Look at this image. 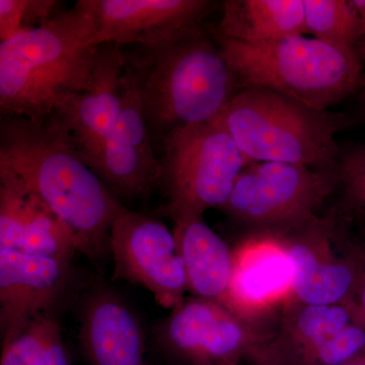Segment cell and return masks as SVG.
Wrapping results in <instances>:
<instances>
[{
	"label": "cell",
	"instance_id": "obj_23",
	"mask_svg": "<svg viewBox=\"0 0 365 365\" xmlns=\"http://www.w3.org/2000/svg\"><path fill=\"white\" fill-rule=\"evenodd\" d=\"M56 0H0V40L37 28L51 20L59 11Z\"/></svg>",
	"mask_w": 365,
	"mask_h": 365
},
{
	"label": "cell",
	"instance_id": "obj_18",
	"mask_svg": "<svg viewBox=\"0 0 365 365\" xmlns=\"http://www.w3.org/2000/svg\"><path fill=\"white\" fill-rule=\"evenodd\" d=\"M174 235L189 290L197 297L223 304L234 274V252L203 218L176 225Z\"/></svg>",
	"mask_w": 365,
	"mask_h": 365
},
{
	"label": "cell",
	"instance_id": "obj_21",
	"mask_svg": "<svg viewBox=\"0 0 365 365\" xmlns=\"http://www.w3.org/2000/svg\"><path fill=\"white\" fill-rule=\"evenodd\" d=\"M353 322L357 319L352 302L330 306L302 304L289 319L287 330L294 361L300 364L318 346L332 339Z\"/></svg>",
	"mask_w": 365,
	"mask_h": 365
},
{
	"label": "cell",
	"instance_id": "obj_28",
	"mask_svg": "<svg viewBox=\"0 0 365 365\" xmlns=\"http://www.w3.org/2000/svg\"><path fill=\"white\" fill-rule=\"evenodd\" d=\"M353 6L356 9L357 13L361 21L362 35H364V52H362V60L365 66V0H351Z\"/></svg>",
	"mask_w": 365,
	"mask_h": 365
},
{
	"label": "cell",
	"instance_id": "obj_5",
	"mask_svg": "<svg viewBox=\"0 0 365 365\" xmlns=\"http://www.w3.org/2000/svg\"><path fill=\"white\" fill-rule=\"evenodd\" d=\"M213 36L237 88H267L317 110H329L365 85L364 64L354 55L306 36L244 43Z\"/></svg>",
	"mask_w": 365,
	"mask_h": 365
},
{
	"label": "cell",
	"instance_id": "obj_13",
	"mask_svg": "<svg viewBox=\"0 0 365 365\" xmlns=\"http://www.w3.org/2000/svg\"><path fill=\"white\" fill-rule=\"evenodd\" d=\"M69 259L0 248V324L4 345L58 300L68 284Z\"/></svg>",
	"mask_w": 365,
	"mask_h": 365
},
{
	"label": "cell",
	"instance_id": "obj_17",
	"mask_svg": "<svg viewBox=\"0 0 365 365\" xmlns=\"http://www.w3.org/2000/svg\"><path fill=\"white\" fill-rule=\"evenodd\" d=\"M81 340L91 365H145L140 325L110 292H98L86 304Z\"/></svg>",
	"mask_w": 365,
	"mask_h": 365
},
{
	"label": "cell",
	"instance_id": "obj_7",
	"mask_svg": "<svg viewBox=\"0 0 365 365\" xmlns=\"http://www.w3.org/2000/svg\"><path fill=\"white\" fill-rule=\"evenodd\" d=\"M335 172L285 163H254L237 178L222 210L259 232L285 234L314 218L336 191Z\"/></svg>",
	"mask_w": 365,
	"mask_h": 365
},
{
	"label": "cell",
	"instance_id": "obj_12",
	"mask_svg": "<svg viewBox=\"0 0 365 365\" xmlns=\"http://www.w3.org/2000/svg\"><path fill=\"white\" fill-rule=\"evenodd\" d=\"M88 165L107 186L124 196L148 193L162 178V162L151 148L140 98L125 71L116 124Z\"/></svg>",
	"mask_w": 365,
	"mask_h": 365
},
{
	"label": "cell",
	"instance_id": "obj_11",
	"mask_svg": "<svg viewBox=\"0 0 365 365\" xmlns=\"http://www.w3.org/2000/svg\"><path fill=\"white\" fill-rule=\"evenodd\" d=\"M163 344L194 365H237L254 344L242 316L215 300H184L160 327Z\"/></svg>",
	"mask_w": 365,
	"mask_h": 365
},
{
	"label": "cell",
	"instance_id": "obj_14",
	"mask_svg": "<svg viewBox=\"0 0 365 365\" xmlns=\"http://www.w3.org/2000/svg\"><path fill=\"white\" fill-rule=\"evenodd\" d=\"M123 76L121 46L101 44L90 90L68 98L54 113L73 136L86 163L97 155L116 124Z\"/></svg>",
	"mask_w": 365,
	"mask_h": 365
},
{
	"label": "cell",
	"instance_id": "obj_20",
	"mask_svg": "<svg viewBox=\"0 0 365 365\" xmlns=\"http://www.w3.org/2000/svg\"><path fill=\"white\" fill-rule=\"evenodd\" d=\"M304 6L307 30L314 39L350 53L364 63L361 21L351 0H304Z\"/></svg>",
	"mask_w": 365,
	"mask_h": 365
},
{
	"label": "cell",
	"instance_id": "obj_16",
	"mask_svg": "<svg viewBox=\"0 0 365 365\" xmlns=\"http://www.w3.org/2000/svg\"><path fill=\"white\" fill-rule=\"evenodd\" d=\"M292 295V265L280 234L245 242L234 252V274L223 306L242 316Z\"/></svg>",
	"mask_w": 365,
	"mask_h": 365
},
{
	"label": "cell",
	"instance_id": "obj_9",
	"mask_svg": "<svg viewBox=\"0 0 365 365\" xmlns=\"http://www.w3.org/2000/svg\"><path fill=\"white\" fill-rule=\"evenodd\" d=\"M337 208L324 217H316L280 234L292 265V295L302 304L330 306L349 304L359 279L356 250L346 255L334 253L331 240L339 223Z\"/></svg>",
	"mask_w": 365,
	"mask_h": 365
},
{
	"label": "cell",
	"instance_id": "obj_22",
	"mask_svg": "<svg viewBox=\"0 0 365 365\" xmlns=\"http://www.w3.org/2000/svg\"><path fill=\"white\" fill-rule=\"evenodd\" d=\"M337 210L345 220H365V140L340 146L336 162Z\"/></svg>",
	"mask_w": 365,
	"mask_h": 365
},
{
	"label": "cell",
	"instance_id": "obj_3",
	"mask_svg": "<svg viewBox=\"0 0 365 365\" xmlns=\"http://www.w3.org/2000/svg\"><path fill=\"white\" fill-rule=\"evenodd\" d=\"M90 14L76 2L37 28L0 43L1 116L49 118L90 90L98 46Z\"/></svg>",
	"mask_w": 365,
	"mask_h": 365
},
{
	"label": "cell",
	"instance_id": "obj_2",
	"mask_svg": "<svg viewBox=\"0 0 365 365\" xmlns=\"http://www.w3.org/2000/svg\"><path fill=\"white\" fill-rule=\"evenodd\" d=\"M148 130L163 139L188 125L211 123L239 93L211 30L193 26L155 46L122 47Z\"/></svg>",
	"mask_w": 365,
	"mask_h": 365
},
{
	"label": "cell",
	"instance_id": "obj_10",
	"mask_svg": "<svg viewBox=\"0 0 365 365\" xmlns=\"http://www.w3.org/2000/svg\"><path fill=\"white\" fill-rule=\"evenodd\" d=\"M90 14L95 45L155 46L202 25L209 0H79Z\"/></svg>",
	"mask_w": 365,
	"mask_h": 365
},
{
	"label": "cell",
	"instance_id": "obj_6",
	"mask_svg": "<svg viewBox=\"0 0 365 365\" xmlns=\"http://www.w3.org/2000/svg\"><path fill=\"white\" fill-rule=\"evenodd\" d=\"M163 143L160 179L169 197L163 209L176 225L202 218L209 208L222 207L252 163L213 122L175 129Z\"/></svg>",
	"mask_w": 365,
	"mask_h": 365
},
{
	"label": "cell",
	"instance_id": "obj_24",
	"mask_svg": "<svg viewBox=\"0 0 365 365\" xmlns=\"http://www.w3.org/2000/svg\"><path fill=\"white\" fill-rule=\"evenodd\" d=\"M365 353V327L353 322L332 339L326 341L300 365H342Z\"/></svg>",
	"mask_w": 365,
	"mask_h": 365
},
{
	"label": "cell",
	"instance_id": "obj_27",
	"mask_svg": "<svg viewBox=\"0 0 365 365\" xmlns=\"http://www.w3.org/2000/svg\"><path fill=\"white\" fill-rule=\"evenodd\" d=\"M356 251L359 257V279L352 304L356 309L357 322L365 327V255Z\"/></svg>",
	"mask_w": 365,
	"mask_h": 365
},
{
	"label": "cell",
	"instance_id": "obj_8",
	"mask_svg": "<svg viewBox=\"0 0 365 365\" xmlns=\"http://www.w3.org/2000/svg\"><path fill=\"white\" fill-rule=\"evenodd\" d=\"M110 250L114 279L150 290L158 304L174 309L189 290L176 237L163 222L122 208L112 223Z\"/></svg>",
	"mask_w": 365,
	"mask_h": 365
},
{
	"label": "cell",
	"instance_id": "obj_19",
	"mask_svg": "<svg viewBox=\"0 0 365 365\" xmlns=\"http://www.w3.org/2000/svg\"><path fill=\"white\" fill-rule=\"evenodd\" d=\"M212 31L244 43L309 34L304 0H227L220 25Z\"/></svg>",
	"mask_w": 365,
	"mask_h": 365
},
{
	"label": "cell",
	"instance_id": "obj_26",
	"mask_svg": "<svg viewBox=\"0 0 365 365\" xmlns=\"http://www.w3.org/2000/svg\"><path fill=\"white\" fill-rule=\"evenodd\" d=\"M35 365H71L59 327L46 342Z\"/></svg>",
	"mask_w": 365,
	"mask_h": 365
},
{
	"label": "cell",
	"instance_id": "obj_29",
	"mask_svg": "<svg viewBox=\"0 0 365 365\" xmlns=\"http://www.w3.org/2000/svg\"><path fill=\"white\" fill-rule=\"evenodd\" d=\"M357 97V119L365 124V85L356 95Z\"/></svg>",
	"mask_w": 365,
	"mask_h": 365
},
{
	"label": "cell",
	"instance_id": "obj_1",
	"mask_svg": "<svg viewBox=\"0 0 365 365\" xmlns=\"http://www.w3.org/2000/svg\"><path fill=\"white\" fill-rule=\"evenodd\" d=\"M0 172L13 176L71 228L78 251L98 257L124 207L86 163L68 129L54 114L43 120L2 116Z\"/></svg>",
	"mask_w": 365,
	"mask_h": 365
},
{
	"label": "cell",
	"instance_id": "obj_30",
	"mask_svg": "<svg viewBox=\"0 0 365 365\" xmlns=\"http://www.w3.org/2000/svg\"><path fill=\"white\" fill-rule=\"evenodd\" d=\"M257 362H258V365H277L273 360L266 356H262L260 359H257Z\"/></svg>",
	"mask_w": 365,
	"mask_h": 365
},
{
	"label": "cell",
	"instance_id": "obj_4",
	"mask_svg": "<svg viewBox=\"0 0 365 365\" xmlns=\"http://www.w3.org/2000/svg\"><path fill=\"white\" fill-rule=\"evenodd\" d=\"M212 123V122H211ZM227 132L250 163H285L334 170L335 135L349 128L344 113L317 110L267 88H242L213 121Z\"/></svg>",
	"mask_w": 365,
	"mask_h": 365
},
{
	"label": "cell",
	"instance_id": "obj_31",
	"mask_svg": "<svg viewBox=\"0 0 365 365\" xmlns=\"http://www.w3.org/2000/svg\"><path fill=\"white\" fill-rule=\"evenodd\" d=\"M360 252H361L362 254L365 255V250H364V251H360Z\"/></svg>",
	"mask_w": 365,
	"mask_h": 365
},
{
	"label": "cell",
	"instance_id": "obj_15",
	"mask_svg": "<svg viewBox=\"0 0 365 365\" xmlns=\"http://www.w3.org/2000/svg\"><path fill=\"white\" fill-rule=\"evenodd\" d=\"M0 248L67 259L78 251L66 223L4 172H0Z\"/></svg>",
	"mask_w": 365,
	"mask_h": 365
},
{
	"label": "cell",
	"instance_id": "obj_25",
	"mask_svg": "<svg viewBox=\"0 0 365 365\" xmlns=\"http://www.w3.org/2000/svg\"><path fill=\"white\" fill-rule=\"evenodd\" d=\"M58 324L48 317L35 319L2 348L1 365H35L41 351Z\"/></svg>",
	"mask_w": 365,
	"mask_h": 365
}]
</instances>
